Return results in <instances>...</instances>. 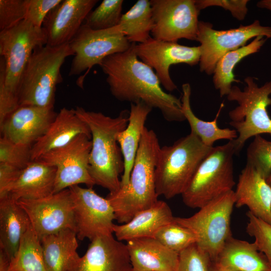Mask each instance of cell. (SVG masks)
<instances>
[{
  "mask_svg": "<svg viewBox=\"0 0 271 271\" xmlns=\"http://www.w3.org/2000/svg\"><path fill=\"white\" fill-rule=\"evenodd\" d=\"M132 43L127 50L105 58L99 66L106 75L112 95L120 101L137 103L143 101L159 109L169 121L186 120L181 99L167 93L154 70L139 60Z\"/></svg>",
  "mask_w": 271,
  "mask_h": 271,
  "instance_id": "cell-1",
  "label": "cell"
},
{
  "mask_svg": "<svg viewBox=\"0 0 271 271\" xmlns=\"http://www.w3.org/2000/svg\"><path fill=\"white\" fill-rule=\"evenodd\" d=\"M74 109L90 130L89 171L91 178L95 185L109 193L117 191L120 188L119 176L124 171V162L116 137L127 126L129 111L123 110L117 116L111 117L80 106Z\"/></svg>",
  "mask_w": 271,
  "mask_h": 271,
  "instance_id": "cell-2",
  "label": "cell"
},
{
  "mask_svg": "<svg viewBox=\"0 0 271 271\" xmlns=\"http://www.w3.org/2000/svg\"><path fill=\"white\" fill-rule=\"evenodd\" d=\"M161 147L152 129L145 127L139 144L128 183L106 198L119 223L128 222L138 212L149 208L158 199L155 174Z\"/></svg>",
  "mask_w": 271,
  "mask_h": 271,
  "instance_id": "cell-3",
  "label": "cell"
},
{
  "mask_svg": "<svg viewBox=\"0 0 271 271\" xmlns=\"http://www.w3.org/2000/svg\"><path fill=\"white\" fill-rule=\"evenodd\" d=\"M43 28L24 20L0 31V102L19 104L18 90L26 65L35 49L47 45Z\"/></svg>",
  "mask_w": 271,
  "mask_h": 271,
  "instance_id": "cell-4",
  "label": "cell"
},
{
  "mask_svg": "<svg viewBox=\"0 0 271 271\" xmlns=\"http://www.w3.org/2000/svg\"><path fill=\"white\" fill-rule=\"evenodd\" d=\"M213 147L205 145L192 132L172 145L161 147L155 174L158 196L169 199L182 195Z\"/></svg>",
  "mask_w": 271,
  "mask_h": 271,
  "instance_id": "cell-5",
  "label": "cell"
},
{
  "mask_svg": "<svg viewBox=\"0 0 271 271\" xmlns=\"http://www.w3.org/2000/svg\"><path fill=\"white\" fill-rule=\"evenodd\" d=\"M74 55L69 43L35 49L21 78L19 106L54 107L56 86L63 79L61 68L67 57Z\"/></svg>",
  "mask_w": 271,
  "mask_h": 271,
  "instance_id": "cell-6",
  "label": "cell"
},
{
  "mask_svg": "<svg viewBox=\"0 0 271 271\" xmlns=\"http://www.w3.org/2000/svg\"><path fill=\"white\" fill-rule=\"evenodd\" d=\"M235 154L234 140L213 147L181 195L187 206L200 209L232 190L235 184L233 167Z\"/></svg>",
  "mask_w": 271,
  "mask_h": 271,
  "instance_id": "cell-7",
  "label": "cell"
},
{
  "mask_svg": "<svg viewBox=\"0 0 271 271\" xmlns=\"http://www.w3.org/2000/svg\"><path fill=\"white\" fill-rule=\"evenodd\" d=\"M244 81L246 85L243 90L232 86L227 95L229 101L238 104L228 113L229 124L238 133L234 140L236 154L251 137L262 133L271 135V118L267 111V107L271 105V80L260 87L252 77H246Z\"/></svg>",
  "mask_w": 271,
  "mask_h": 271,
  "instance_id": "cell-8",
  "label": "cell"
},
{
  "mask_svg": "<svg viewBox=\"0 0 271 271\" xmlns=\"http://www.w3.org/2000/svg\"><path fill=\"white\" fill-rule=\"evenodd\" d=\"M235 203V193L232 190L210 201L189 217H174L176 222L196 234V244L212 262L232 236L230 220Z\"/></svg>",
  "mask_w": 271,
  "mask_h": 271,
  "instance_id": "cell-9",
  "label": "cell"
},
{
  "mask_svg": "<svg viewBox=\"0 0 271 271\" xmlns=\"http://www.w3.org/2000/svg\"><path fill=\"white\" fill-rule=\"evenodd\" d=\"M69 44L74 54L69 76L86 71L77 81L78 86L82 88L84 79L93 66H99L110 55L127 50L132 43L127 40L119 25L108 29L94 30L83 24Z\"/></svg>",
  "mask_w": 271,
  "mask_h": 271,
  "instance_id": "cell-10",
  "label": "cell"
},
{
  "mask_svg": "<svg viewBox=\"0 0 271 271\" xmlns=\"http://www.w3.org/2000/svg\"><path fill=\"white\" fill-rule=\"evenodd\" d=\"M259 36L271 38V27L261 25L258 20L226 30H215L210 23L199 21L197 41L200 43V71L209 75L213 74L217 63L222 56L245 46L248 40Z\"/></svg>",
  "mask_w": 271,
  "mask_h": 271,
  "instance_id": "cell-11",
  "label": "cell"
},
{
  "mask_svg": "<svg viewBox=\"0 0 271 271\" xmlns=\"http://www.w3.org/2000/svg\"><path fill=\"white\" fill-rule=\"evenodd\" d=\"M91 147V138L81 134L36 160L56 168L54 194L80 184L88 188L95 185L89 171Z\"/></svg>",
  "mask_w": 271,
  "mask_h": 271,
  "instance_id": "cell-12",
  "label": "cell"
},
{
  "mask_svg": "<svg viewBox=\"0 0 271 271\" xmlns=\"http://www.w3.org/2000/svg\"><path fill=\"white\" fill-rule=\"evenodd\" d=\"M154 27L152 38L177 42L197 41L200 11L196 0H151Z\"/></svg>",
  "mask_w": 271,
  "mask_h": 271,
  "instance_id": "cell-13",
  "label": "cell"
},
{
  "mask_svg": "<svg viewBox=\"0 0 271 271\" xmlns=\"http://www.w3.org/2000/svg\"><path fill=\"white\" fill-rule=\"evenodd\" d=\"M70 190L77 238L90 241L96 237L112 235L116 220L109 201L97 194L92 188L72 186Z\"/></svg>",
  "mask_w": 271,
  "mask_h": 271,
  "instance_id": "cell-14",
  "label": "cell"
},
{
  "mask_svg": "<svg viewBox=\"0 0 271 271\" xmlns=\"http://www.w3.org/2000/svg\"><path fill=\"white\" fill-rule=\"evenodd\" d=\"M40 240L65 229L75 231L73 202L69 188L48 197L33 200L19 199Z\"/></svg>",
  "mask_w": 271,
  "mask_h": 271,
  "instance_id": "cell-15",
  "label": "cell"
},
{
  "mask_svg": "<svg viewBox=\"0 0 271 271\" xmlns=\"http://www.w3.org/2000/svg\"><path fill=\"white\" fill-rule=\"evenodd\" d=\"M134 49L138 57L154 70L162 86L169 92L177 88L170 75V66L178 64L196 65L201 55L199 46L190 47L152 37L135 44Z\"/></svg>",
  "mask_w": 271,
  "mask_h": 271,
  "instance_id": "cell-16",
  "label": "cell"
},
{
  "mask_svg": "<svg viewBox=\"0 0 271 271\" xmlns=\"http://www.w3.org/2000/svg\"><path fill=\"white\" fill-rule=\"evenodd\" d=\"M52 107L19 106L0 124L2 136L32 147L47 130L57 113Z\"/></svg>",
  "mask_w": 271,
  "mask_h": 271,
  "instance_id": "cell-17",
  "label": "cell"
},
{
  "mask_svg": "<svg viewBox=\"0 0 271 271\" xmlns=\"http://www.w3.org/2000/svg\"><path fill=\"white\" fill-rule=\"evenodd\" d=\"M98 0H62L50 11L42 25L50 46L69 42L83 24Z\"/></svg>",
  "mask_w": 271,
  "mask_h": 271,
  "instance_id": "cell-18",
  "label": "cell"
},
{
  "mask_svg": "<svg viewBox=\"0 0 271 271\" xmlns=\"http://www.w3.org/2000/svg\"><path fill=\"white\" fill-rule=\"evenodd\" d=\"M73 271H132V266L126 244L112 235L91 241Z\"/></svg>",
  "mask_w": 271,
  "mask_h": 271,
  "instance_id": "cell-19",
  "label": "cell"
},
{
  "mask_svg": "<svg viewBox=\"0 0 271 271\" xmlns=\"http://www.w3.org/2000/svg\"><path fill=\"white\" fill-rule=\"evenodd\" d=\"M235 207L246 206L256 217L271 225V187L266 179L246 164L234 191Z\"/></svg>",
  "mask_w": 271,
  "mask_h": 271,
  "instance_id": "cell-20",
  "label": "cell"
},
{
  "mask_svg": "<svg viewBox=\"0 0 271 271\" xmlns=\"http://www.w3.org/2000/svg\"><path fill=\"white\" fill-rule=\"evenodd\" d=\"M81 134L91 138L88 125L74 109L62 108L46 132L32 146L31 161H36L43 154L66 145Z\"/></svg>",
  "mask_w": 271,
  "mask_h": 271,
  "instance_id": "cell-21",
  "label": "cell"
},
{
  "mask_svg": "<svg viewBox=\"0 0 271 271\" xmlns=\"http://www.w3.org/2000/svg\"><path fill=\"white\" fill-rule=\"evenodd\" d=\"M126 245L132 271H178L179 253L155 238L129 240Z\"/></svg>",
  "mask_w": 271,
  "mask_h": 271,
  "instance_id": "cell-22",
  "label": "cell"
},
{
  "mask_svg": "<svg viewBox=\"0 0 271 271\" xmlns=\"http://www.w3.org/2000/svg\"><path fill=\"white\" fill-rule=\"evenodd\" d=\"M172 210L165 201L158 200L151 207L137 213L128 222L114 224L116 239L122 241L145 238H154L156 232L164 225L174 221Z\"/></svg>",
  "mask_w": 271,
  "mask_h": 271,
  "instance_id": "cell-23",
  "label": "cell"
},
{
  "mask_svg": "<svg viewBox=\"0 0 271 271\" xmlns=\"http://www.w3.org/2000/svg\"><path fill=\"white\" fill-rule=\"evenodd\" d=\"M56 168L38 161H31L24 168L8 191L16 200L38 199L54 194Z\"/></svg>",
  "mask_w": 271,
  "mask_h": 271,
  "instance_id": "cell-24",
  "label": "cell"
},
{
  "mask_svg": "<svg viewBox=\"0 0 271 271\" xmlns=\"http://www.w3.org/2000/svg\"><path fill=\"white\" fill-rule=\"evenodd\" d=\"M226 271H271L265 254L256 244L229 237L213 261Z\"/></svg>",
  "mask_w": 271,
  "mask_h": 271,
  "instance_id": "cell-25",
  "label": "cell"
},
{
  "mask_svg": "<svg viewBox=\"0 0 271 271\" xmlns=\"http://www.w3.org/2000/svg\"><path fill=\"white\" fill-rule=\"evenodd\" d=\"M31 225L27 213L17 200L9 195L0 198V248L10 262L16 255L21 240Z\"/></svg>",
  "mask_w": 271,
  "mask_h": 271,
  "instance_id": "cell-26",
  "label": "cell"
},
{
  "mask_svg": "<svg viewBox=\"0 0 271 271\" xmlns=\"http://www.w3.org/2000/svg\"><path fill=\"white\" fill-rule=\"evenodd\" d=\"M152 109L143 101L130 103L127 126L117 135L116 140L124 162L120 187L128 183L139 144L146 127L145 122Z\"/></svg>",
  "mask_w": 271,
  "mask_h": 271,
  "instance_id": "cell-27",
  "label": "cell"
},
{
  "mask_svg": "<svg viewBox=\"0 0 271 271\" xmlns=\"http://www.w3.org/2000/svg\"><path fill=\"white\" fill-rule=\"evenodd\" d=\"M47 271H73L80 257L76 232L65 229L40 239Z\"/></svg>",
  "mask_w": 271,
  "mask_h": 271,
  "instance_id": "cell-28",
  "label": "cell"
},
{
  "mask_svg": "<svg viewBox=\"0 0 271 271\" xmlns=\"http://www.w3.org/2000/svg\"><path fill=\"white\" fill-rule=\"evenodd\" d=\"M182 95L181 99L182 111L190 125L191 132L197 136L206 146L213 147L215 142L220 140L231 141L236 139L238 133L235 129L229 128H221L217 125V120L223 104L212 121H207L197 117L192 110L190 105L191 88L189 83L182 85Z\"/></svg>",
  "mask_w": 271,
  "mask_h": 271,
  "instance_id": "cell-29",
  "label": "cell"
},
{
  "mask_svg": "<svg viewBox=\"0 0 271 271\" xmlns=\"http://www.w3.org/2000/svg\"><path fill=\"white\" fill-rule=\"evenodd\" d=\"M266 39L263 36H257L247 45L226 53L219 60L213 74V82L221 97L229 93L232 83L240 82L235 78L233 70L235 66L245 57L259 51Z\"/></svg>",
  "mask_w": 271,
  "mask_h": 271,
  "instance_id": "cell-30",
  "label": "cell"
},
{
  "mask_svg": "<svg viewBox=\"0 0 271 271\" xmlns=\"http://www.w3.org/2000/svg\"><path fill=\"white\" fill-rule=\"evenodd\" d=\"M118 25L130 43H142L150 38L154 27L150 1L138 0L122 15Z\"/></svg>",
  "mask_w": 271,
  "mask_h": 271,
  "instance_id": "cell-31",
  "label": "cell"
},
{
  "mask_svg": "<svg viewBox=\"0 0 271 271\" xmlns=\"http://www.w3.org/2000/svg\"><path fill=\"white\" fill-rule=\"evenodd\" d=\"M9 271H47L40 239L31 225L24 234Z\"/></svg>",
  "mask_w": 271,
  "mask_h": 271,
  "instance_id": "cell-32",
  "label": "cell"
},
{
  "mask_svg": "<svg viewBox=\"0 0 271 271\" xmlns=\"http://www.w3.org/2000/svg\"><path fill=\"white\" fill-rule=\"evenodd\" d=\"M123 0H103L86 17L83 24L94 30H103L119 24L122 16Z\"/></svg>",
  "mask_w": 271,
  "mask_h": 271,
  "instance_id": "cell-33",
  "label": "cell"
},
{
  "mask_svg": "<svg viewBox=\"0 0 271 271\" xmlns=\"http://www.w3.org/2000/svg\"><path fill=\"white\" fill-rule=\"evenodd\" d=\"M154 238L171 250L179 253L197 243L196 234L174 220L162 227Z\"/></svg>",
  "mask_w": 271,
  "mask_h": 271,
  "instance_id": "cell-34",
  "label": "cell"
},
{
  "mask_svg": "<svg viewBox=\"0 0 271 271\" xmlns=\"http://www.w3.org/2000/svg\"><path fill=\"white\" fill-rule=\"evenodd\" d=\"M247 149V163L265 179L271 174V141L261 134L254 137Z\"/></svg>",
  "mask_w": 271,
  "mask_h": 271,
  "instance_id": "cell-35",
  "label": "cell"
},
{
  "mask_svg": "<svg viewBox=\"0 0 271 271\" xmlns=\"http://www.w3.org/2000/svg\"><path fill=\"white\" fill-rule=\"evenodd\" d=\"M32 147L16 144L6 138L0 139V163L15 166L21 169L31 161Z\"/></svg>",
  "mask_w": 271,
  "mask_h": 271,
  "instance_id": "cell-36",
  "label": "cell"
},
{
  "mask_svg": "<svg viewBox=\"0 0 271 271\" xmlns=\"http://www.w3.org/2000/svg\"><path fill=\"white\" fill-rule=\"evenodd\" d=\"M246 230L247 233L254 238V242L259 250L267 257L271 266V225L254 216L249 211Z\"/></svg>",
  "mask_w": 271,
  "mask_h": 271,
  "instance_id": "cell-37",
  "label": "cell"
},
{
  "mask_svg": "<svg viewBox=\"0 0 271 271\" xmlns=\"http://www.w3.org/2000/svg\"><path fill=\"white\" fill-rule=\"evenodd\" d=\"M179 256L178 271H210L211 258L196 243L181 251Z\"/></svg>",
  "mask_w": 271,
  "mask_h": 271,
  "instance_id": "cell-38",
  "label": "cell"
},
{
  "mask_svg": "<svg viewBox=\"0 0 271 271\" xmlns=\"http://www.w3.org/2000/svg\"><path fill=\"white\" fill-rule=\"evenodd\" d=\"M28 0H0V31L25 20Z\"/></svg>",
  "mask_w": 271,
  "mask_h": 271,
  "instance_id": "cell-39",
  "label": "cell"
},
{
  "mask_svg": "<svg viewBox=\"0 0 271 271\" xmlns=\"http://www.w3.org/2000/svg\"><path fill=\"white\" fill-rule=\"evenodd\" d=\"M62 1V0H28L25 20L36 27L42 28L48 13Z\"/></svg>",
  "mask_w": 271,
  "mask_h": 271,
  "instance_id": "cell-40",
  "label": "cell"
},
{
  "mask_svg": "<svg viewBox=\"0 0 271 271\" xmlns=\"http://www.w3.org/2000/svg\"><path fill=\"white\" fill-rule=\"evenodd\" d=\"M248 0H196L199 11L210 7H219L229 11L239 21L244 20L247 15Z\"/></svg>",
  "mask_w": 271,
  "mask_h": 271,
  "instance_id": "cell-41",
  "label": "cell"
},
{
  "mask_svg": "<svg viewBox=\"0 0 271 271\" xmlns=\"http://www.w3.org/2000/svg\"><path fill=\"white\" fill-rule=\"evenodd\" d=\"M23 169L0 163V198L8 195L9 189L19 178Z\"/></svg>",
  "mask_w": 271,
  "mask_h": 271,
  "instance_id": "cell-42",
  "label": "cell"
},
{
  "mask_svg": "<svg viewBox=\"0 0 271 271\" xmlns=\"http://www.w3.org/2000/svg\"><path fill=\"white\" fill-rule=\"evenodd\" d=\"M10 260L5 251L0 248V271H9Z\"/></svg>",
  "mask_w": 271,
  "mask_h": 271,
  "instance_id": "cell-43",
  "label": "cell"
},
{
  "mask_svg": "<svg viewBox=\"0 0 271 271\" xmlns=\"http://www.w3.org/2000/svg\"><path fill=\"white\" fill-rule=\"evenodd\" d=\"M258 8L265 9L271 11V0H261L256 4Z\"/></svg>",
  "mask_w": 271,
  "mask_h": 271,
  "instance_id": "cell-44",
  "label": "cell"
},
{
  "mask_svg": "<svg viewBox=\"0 0 271 271\" xmlns=\"http://www.w3.org/2000/svg\"><path fill=\"white\" fill-rule=\"evenodd\" d=\"M210 271H226V270L223 269L222 268L218 266L217 265H216L215 263L212 262Z\"/></svg>",
  "mask_w": 271,
  "mask_h": 271,
  "instance_id": "cell-45",
  "label": "cell"
},
{
  "mask_svg": "<svg viewBox=\"0 0 271 271\" xmlns=\"http://www.w3.org/2000/svg\"><path fill=\"white\" fill-rule=\"evenodd\" d=\"M266 180V182H267V184L271 187V174Z\"/></svg>",
  "mask_w": 271,
  "mask_h": 271,
  "instance_id": "cell-46",
  "label": "cell"
}]
</instances>
